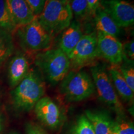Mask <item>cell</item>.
Returning <instances> with one entry per match:
<instances>
[{"mask_svg":"<svg viewBox=\"0 0 134 134\" xmlns=\"http://www.w3.org/2000/svg\"><path fill=\"white\" fill-rule=\"evenodd\" d=\"M68 57L71 66L75 70L92 64L99 57L96 34L93 32L83 35Z\"/></svg>","mask_w":134,"mask_h":134,"instance_id":"cell-7","label":"cell"},{"mask_svg":"<svg viewBox=\"0 0 134 134\" xmlns=\"http://www.w3.org/2000/svg\"><path fill=\"white\" fill-rule=\"evenodd\" d=\"M17 36L21 47L29 52L48 50L51 46L52 38L37 17L29 24L18 27Z\"/></svg>","mask_w":134,"mask_h":134,"instance_id":"cell-5","label":"cell"},{"mask_svg":"<svg viewBox=\"0 0 134 134\" xmlns=\"http://www.w3.org/2000/svg\"><path fill=\"white\" fill-rule=\"evenodd\" d=\"M26 129L27 134H47L40 125L34 123L27 124Z\"/></svg>","mask_w":134,"mask_h":134,"instance_id":"cell-25","label":"cell"},{"mask_svg":"<svg viewBox=\"0 0 134 134\" xmlns=\"http://www.w3.org/2000/svg\"><path fill=\"white\" fill-rule=\"evenodd\" d=\"M134 43L133 41H129L122 45L124 55L129 59L133 60L134 58Z\"/></svg>","mask_w":134,"mask_h":134,"instance_id":"cell-24","label":"cell"},{"mask_svg":"<svg viewBox=\"0 0 134 134\" xmlns=\"http://www.w3.org/2000/svg\"><path fill=\"white\" fill-rule=\"evenodd\" d=\"M94 17L95 26L98 32L117 37L120 33V28L102 7L98 8Z\"/></svg>","mask_w":134,"mask_h":134,"instance_id":"cell-16","label":"cell"},{"mask_svg":"<svg viewBox=\"0 0 134 134\" xmlns=\"http://www.w3.org/2000/svg\"><path fill=\"white\" fill-rule=\"evenodd\" d=\"M110 134H134L133 122L120 118L114 120Z\"/></svg>","mask_w":134,"mask_h":134,"instance_id":"cell-21","label":"cell"},{"mask_svg":"<svg viewBox=\"0 0 134 134\" xmlns=\"http://www.w3.org/2000/svg\"><path fill=\"white\" fill-rule=\"evenodd\" d=\"M73 17L68 1L47 0L42 12L37 18L52 38L69 26Z\"/></svg>","mask_w":134,"mask_h":134,"instance_id":"cell-3","label":"cell"},{"mask_svg":"<svg viewBox=\"0 0 134 134\" xmlns=\"http://www.w3.org/2000/svg\"><path fill=\"white\" fill-rule=\"evenodd\" d=\"M93 81L99 99L108 105L120 117L125 116L124 108L120 103L108 71L103 65H96L91 68Z\"/></svg>","mask_w":134,"mask_h":134,"instance_id":"cell-6","label":"cell"},{"mask_svg":"<svg viewBox=\"0 0 134 134\" xmlns=\"http://www.w3.org/2000/svg\"><path fill=\"white\" fill-rule=\"evenodd\" d=\"M29 62L24 54L18 53L10 61L8 67V78L10 85L16 86L30 71Z\"/></svg>","mask_w":134,"mask_h":134,"instance_id":"cell-13","label":"cell"},{"mask_svg":"<svg viewBox=\"0 0 134 134\" xmlns=\"http://www.w3.org/2000/svg\"><path fill=\"white\" fill-rule=\"evenodd\" d=\"M96 35L99 56L115 66L120 65L124 58L123 44L114 36L100 32Z\"/></svg>","mask_w":134,"mask_h":134,"instance_id":"cell-10","label":"cell"},{"mask_svg":"<svg viewBox=\"0 0 134 134\" xmlns=\"http://www.w3.org/2000/svg\"><path fill=\"white\" fill-rule=\"evenodd\" d=\"M73 15L77 18H83L88 14L86 0H68Z\"/></svg>","mask_w":134,"mask_h":134,"instance_id":"cell-22","label":"cell"},{"mask_svg":"<svg viewBox=\"0 0 134 134\" xmlns=\"http://www.w3.org/2000/svg\"><path fill=\"white\" fill-rule=\"evenodd\" d=\"M108 73L115 91L125 102H133L134 92L127 85L117 66L113 65L108 69Z\"/></svg>","mask_w":134,"mask_h":134,"instance_id":"cell-15","label":"cell"},{"mask_svg":"<svg viewBox=\"0 0 134 134\" xmlns=\"http://www.w3.org/2000/svg\"><path fill=\"white\" fill-rule=\"evenodd\" d=\"M34 109L37 119L50 129H57L62 124L63 115L61 110L49 97H42Z\"/></svg>","mask_w":134,"mask_h":134,"instance_id":"cell-8","label":"cell"},{"mask_svg":"<svg viewBox=\"0 0 134 134\" xmlns=\"http://www.w3.org/2000/svg\"><path fill=\"white\" fill-rule=\"evenodd\" d=\"M83 36L81 25L76 20L72 21L63 30L58 38V48L68 56Z\"/></svg>","mask_w":134,"mask_h":134,"instance_id":"cell-11","label":"cell"},{"mask_svg":"<svg viewBox=\"0 0 134 134\" xmlns=\"http://www.w3.org/2000/svg\"><path fill=\"white\" fill-rule=\"evenodd\" d=\"M60 1H67L68 0H60Z\"/></svg>","mask_w":134,"mask_h":134,"instance_id":"cell-29","label":"cell"},{"mask_svg":"<svg viewBox=\"0 0 134 134\" xmlns=\"http://www.w3.org/2000/svg\"><path fill=\"white\" fill-rule=\"evenodd\" d=\"M33 14L37 17L41 14L47 0H25Z\"/></svg>","mask_w":134,"mask_h":134,"instance_id":"cell-23","label":"cell"},{"mask_svg":"<svg viewBox=\"0 0 134 134\" xmlns=\"http://www.w3.org/2000/svg\"><path fill=\"white\" fill-rule=\"evenodd\" d=\"M0 27L10 33L17 29V26L8 11L6 0H0Z\"/></svg>","mask_w":134,"mask_h":134,"instance_id":"cell-19","label":"cell"},{"mask_svg":"<svg viewBox=\"0 0 134 134\" xmlns=\"http://www.w3.org/2000/svg\"><path fill=\"white\" fill-rule=\"evenodd\" d=\"M68 134H95L91 122L85 114L81 115L72 125Z\"/></svg>","mask_w":134,"mask_h":134,"instance_id":"cell-20","label":"cell"},{"mask_svg":"<svg viewBox=\"0 0 134 134\" xmlns=\"http://www.w3.org/2000/svg\"><path fill=\"white\" fill-rule=\"evenodd\" d=\"M46 85L39 71L30 70L28 74L12 91L13 103L16 109L28 112L42 98Z\"/></svg>","mask_w":134,"mask_h":134,"instance_id":"cell-1","label":"cell"},{"mask_svg":"<svg viewBox=\"0 0 134 134\" xmlns=\"http://www.w3.org/2000/svg\"><path fill=\"white\" fill-rule=\"evenodd\" d=\"M14 50L11 33L0 27V65L11 56Z\"/></svg>","mask_w":134,"mask_h":134,"instance_id":"cell-17","label":"cell"},{"mask_svg":"<svg viewBox=\"0 0 134 134\" xmlns=\"http://www.w3.org/2000/svg\"><path fill=\"white\" fill-rule=\"evenodd\" d=\"M88 3V14L94 16L100 6V0H86Z\"/></svg>","mask_w":134,"mask_h":134,"instance_id":"cell-26","label":"cell"},{"mask_svg":"<svg viewBox=\"0 0 134 134\" xmlns=\"http://www.w3.org/2000/svg\"><path fill=\"white\" fill-rule=\"evenodd\" d=\"M35 63L42 75L53 85L62 81L71 67L68 57L58 48L37 53Z\"/></svg>","mask_w":134,"mask_h":134,"instance_id":"cell-2","label":"cell"},{"mask_svg":"<svg viewBox=\"0 0 134 134\" xmlns=\"http://www.w3.org/2000/svg\"><path fill=\"white\" fill-rule=\"evenodd\" d=\"M102 8L113 19L119 27L133 25L134 8L124 0H104Z\"/></svg>","mask_w":134,"mask_h":134,"instance_id":"cell-9","label":"cell"},{"mask_svg":"<svg viewBox=\"0 0 134 134\" xmlns=\"http://www.w3.org/2000/svg\"><path fill=\"white\" fill-rule=\"evenodd\" d=\"M85 115L91 122L95 134H110L114 120L107 112L86 110Z\"/></svg>","mask_w":134,"mask_h":134,"instance_id":"cell-14","label":"cell"},{"mask_svg":"<svg viewBox=\"0 0 134 134\" xmlns=\"http://www.w3.org/2000/svg\"><path fill=\"white\" fill-rule=\"evenodd\" d=\"M9 134H19V133H17V132H11V133H10Z\"/></svg>","mask_w":134,"mask_h":134,"instance_id":"cell-28","label":"cell"},{"mask_svg":"<svg viewBox=\"0 0 134 134\" xmlns=\"http://www.w3.org/2000/svg\"><path fill=\"white\" fill-rule=\"evenodd\" d=\"M3 129V119L1 118V115H0V132Z\"/></svg>","mask_w":134,"mask_h":134,"instance_id":"cell-27","label":"cell"},{"mask_svg":"<svg viewBox=\"0 0 134 134\" xmlns=\"http://www.w3.org/2000/svg\"><path fill=\"white\" fill-rule=\"evenodd\" d=\"M60 93L69 102H79L90 98L95 92L93 79L83 70L69 71L60 86Z\"/></svg>","mask_w":134,"mask_h":134,"instance_id":"cell-4","label":"cell"},{"mask_svg":"<svg viewBox=\"0 0 134 134\" xmlns=\"http://www.w3.org/2000/svg\"><path fill=\"white\" fill-rule=\"evenodd\" d=\"M119 66H117L122 76L130 89L134 92V67L133 60L125 57L124 55L122 62Z\"/></svg>","mask_w":134,"mask_h":134,"instance_id":"cell-18","label":"cell"},{"mask_svg":"<svg viewBox=\"0 0 134 134\" xmlns=\"http://www.w3.org/2000/svg\"><path fill=\"white\" fill-rule=\"evenodd\" d=\"M6 2L17 29L29 24L36 18L25 0H6Z\"/></svg>","mask_w":134,"mask_h":134,"instance_id":"cell-12","label":"cell"}]
</instances>
